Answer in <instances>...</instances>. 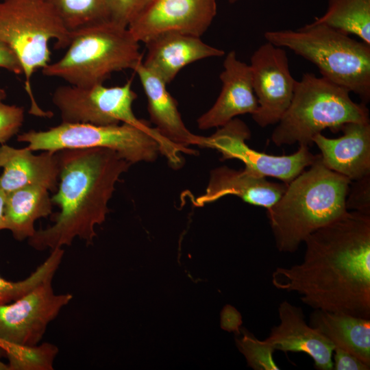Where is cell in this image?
<instances>
[{"label": "cell", "instance_id": "obj_6", "mask_svg": "<svg viewBox=\"0 0 370 370\" xmlns=\"http://www.w3.org/2000/svg\"><path fill=\"white\" fill-rule=\"evenodd\" d=\"M32 151H58L93 147L107 148L135 164L153 162L160 153L173 168L182 164V150L164 138L155 127L126 123L97 125L62 122L45 131L29 130L17 136Z\"/></svg>", "mask_w": 370, "mask_h": 370}, {"label": "cell", "instance_id": "obj_24", "mask_svg": "<svg viewBox=\"0 0 370 370\" xmlns=\"http://www.w3.org/2000/svg\"><path fill=\"white\" fill-rule=\"evenodd\" d=\"M69 31L109 20L107 0H50Z\"/></svg>", "mask_w": 370, "mask_h": 370}, {"label": "cell", "instance_id": "obj_20", "mask_svg": "<svg viewBox=\"0 0 370 370\" xmlns=\"http://www.w3.org/2000/svg\"><path fill=\"white\" fill-rule=\"evenodd\" d=\"M0 189L5 193L27 186H39L55 193L58 186V151H44L35 155L27 147L0 146Z\"/></svg>", "mask_w": 370, "mask_h": 370}, {"label": "cell", "instance_id": "obj_3", "mask_svg": "<svg viewBox=\"0 0 370 370\" xmlns=\"http://www.w3.org/2000/svg\"><path fill=\"white\" fill-rule=\"evenodd\" d=\"M352 181L327 168L320 155L289 184L280 198L267 210L279 251L293 253L317 230L348 210L346 198Z\"/></svg>", "mask_w": 370, "mask_h": 370}, {"label": "cell", "instance_id": "obj_7", "mask_svg": "<svg viewBox=\"0 0 370 370\" xmlns=\"http://www.w3.org/2000/svg\"><path fill=\"white\" fill-rule=\"evenodd\" d=\"M349 93L324 77L304 73L296 81L291 102L272 132V142L278 147L308 146L325 129L337 132L349 122H369L366 104L356 103Z\"/></svg>", "mask_w": 370, "mask_h": 370}, {"label": "cell", "instance_id": "obj_21", "mask_svg": "<svg viewBox=\"0 0 370 370\" xmlns=\"http://www.w3.org/2000/svg\"><path fill=\"white\" fill-rule=\"evenodd\" d=\"M309 325L334 347L350 352L370 366V319L314 310L310 316Z\"/></svg>", "mask_w": 370, "mask_h": 370}, {"label": "cell", "instance_id": "obj_29", "mask_svg": "<svg viewBox=\"0 0 370 370\" xmlns=\"http://www.w3.org/2000/svg\"><path fill=\"white\" fill-rule=\"evenodd\" d=\"M24 117L23 107L0 102V145L5 144L18 134Z\"/></svg>", "mask_w": 370, "mask_h": 370}, {"label": "cell", "instance_id": "obj_17", "mask_svg": "<svg viewBox=\"0 0 370 370\" xmlns=\"http://www.w3.org/2000/svg\"><path fill=\"white\" fill-rule=\"evenodd\" d=\"M341 130L339 138H329L321 133L313 137L322 163L351 181L370 175V123L349 122Z\"/></svg>", "mask_w": 370, "mask_h": 370}, {"label": "cell", "instance_id": "obj_18", "mask_svg": "<svg viewBox=\"0 0 370 370\" xmlns=\"http://www.w3.org/2000/svg\"><path fill=\"white\" fill-rule=\"evenodd\" d=\"M134 71L138 76L147 99V110L156 130L183 153L195 155L191 145L204 147L206 136L193 134L186 127L177 109V103L165 84L154 73L139 64Z\"/></svg>", "mask_w": 370, "mask_h": 370}, {"label": "cell", "instance_id": "obj_12", "mask_svg": "<svg viewBox=\"0 0 370 370\" xmlns=\"http://www.w3.org/2000/svg\"><path fill=\"white\" fill-rule=\"evenodd\" d=\"M258 108L251 115L261 127L277 124L288 108L296 81L286 51L266 42L252 54L249 64Z\"/></svg>", "mask_w": 370, "mask_h": 370}, {"label": "cell", "instance_id": "obj_10", "mask_svg": "<svg viewBox=\"0 0 370 370\" xmlns=\"http://www.w3.org/2000/svg\"><path fill=\"white\" fill-rule=\"evenodd\" d=\"M52 280L49 278L13 302L0 306L1 350L7 345H37L49 323L72 300V294H56Z\"/></svg>", "mask_w": 370, "mask_h": 370}, {"label": "cell", "instance_id": "obj_14", "mask_svg": "<svg viewBox=\"0 0 370 370\" xmlns=\"http://www.w3.org/2000/svg\"><path fill=\"white\" fill-rule=\"evenodd\" d=\"M223 65L221 92L213 106L198 118L201 130L220 127L238 115H252L258 108L249 65L238 60L234 51L226 55Z\"/></svg>", "mask_w": 370, "mask_h": 370}, {"label": "cell", "instance_id": "obj_2", "mask_svg": "<svg viewBox=\"0 0 370 370\" xmlns=\"http://www.w3.org/2000/svg\"><path fill=\"white\" fill-rule=\"evenodd\" d=\"M58 151L59 183L51 201L60 210L52 225L36 230L28 238L29 245L40 251L69 246L75 238L91 244L97 236L95 226L101 225L109 212L108 204L116 182L132 165L107 148Z\"/></svg>", "mask_w": 370, "mask_h": 370}, {"label": "cell", "instance_id": "obj_28", "mask_svg": "<svg viewBox=\"0 0 370 370\" xmlns=\"http://www.w3.org/2000/svg\"><path fill=\"white\" fill-rule=\"evenodd\" d=\"M152 0H107L109 20L128 27Z\"/></svg>", "mask_w": 370, "mask_h": 370}, {"label": "cell", "instance_id": "obj_22", "mask_svg": "<svg viewBox=\"0 0 370 370\" xmlns=\"http://www.w3.org/2000/svg\"><path fill=\"white\" fill-rule=\"evenodd\" d=\"M3 230L22 241L36 232L35 221L51 214L53 204L49 190L39 186H27L5 193Z\"/></svg>", "mask_w": 370, "mask_h": 370}, {"label": "cell", "instance_id": "obj_11", "mask_svg": "<svg viewBox=\"0 0 370 370\" xmlns=\"http://www.w3.org/2000/svg\"><path fill=\"white\" fill-rule=\"evenodd\" d=\"M250 137V130L247 124L234 118L210 136H206L204 147L218 151L223 160H239L247 170L262 176L277 178L286 184L319 157V154H312L306 145H300L298 150L291 155L267 154L249 147L246 140Z\"/></svg>", "mask_w": 370, "mask_h": 370}, {"label": "cell", "instance_id": "obj_27", "mask_svg": "<svg viewBox=\"0 0 370 370\" xmlns=\"http://www.w3.org/2000/svg\"><path fill=\"white\" fill-rule=\"evenodd\" d=\"M242 336L235 338L236 345L247 360V365L255 370H278L273 347L265 341L259 340L245 328H241Z\"/></svg>", "mask_w": 370, "mask_h": 370}, {"label": "cell", "instance_id": "obj_32", "mask_svg": "<svg viewBox=\"0 0 370 370\" xmlns=\"http://www.w3.org/2000/svg\"><path fill=\"white\" fill-rule=\"evenodd\" d=\"M0 68L14 74H23V67L15 51L5 42L0 40Z\"/></svg>", "mask_w": 370, "mask_h": 370}, {"label": "cell", "instance_id": "obj_23", "mask_svg": "<svg viewBox=\"0 0 370 370\" xmlns=\"http://www.w3.org/2000/svg\"><path fill=\"white\" fill-rule=\"evenodd\" d=\"M315 20L370 45V0H328L325 14Z\"/></svg>", "mask_w": 370, "mask_h": 370}, {"label": "cell", "instance_id": "obj_26", "mask_svg": "<svg viewBox=\"0 0 370 370\" xmlns=\"http://www.w3.org/2000/svg\"><path fill=\"white\" fill-rule=\"evenodd\" d=\"M2 352L8 360L10 370H51L58 348L44 343L31 347L7 345Z\"/></svg>", "mask_w": 370, "mask_h": 370}, {"label": "cell", "instance_id": "obj_37", "mask_svg": "<svg viewBox=\"0 0 370 370\" xmlns=\"http://www.w3.org/2000/svg\"><path fill=\"white\" fill-rule=\"evenodd\" d=\"M238 1H239V0H229V2L231 3H233L237 2Z\"/></svg>", "mask_w": 370, "mask_h": 370}, {"label": "cell", "instance_id": "obj_1", "mask_svg": "<svg viewBox=\"0 0 370 370\" xmlns=\"http://www.w3.org/2000/svg\"><path fill=\"white\" fill-rule=\"evenodd\" d=\"M304 243L302 262L276 268L273 286L314 310L370 319V214L347 211Z\"/></svg>", "mask_w": 370, "mask_h": 370}, {"label": "cell", "instance_id": "obj_36", "mask_svg": "<svg viewBox=\"0 0 370 370\" xmlns=\"http://www.w3.org/2000/svg\"><path fill=\"white\" fill-rule=\"evenodd\" d=\"M0 370H10L8 365L3 362L1 360H0Z\"/></svg>", "mask_w": 370, "mask_h": 370}, {"label": "cell", "instance_id": "obj_19", "mask_svg": "<svg viewBox=\"0 0 370 370\" xmlns=\"http://www.w3.org/2000/svg\"><path fill=\"white\" fill-rule=\"evenodd\" d=\"M286 188V184L273 182L245 168L237 171L222 166L211 171L204 193L193 202L194 206L201 207L233 195L245 202L268 209L280 198Z\"/></svg>", "mask_w": 370, "mask_h": 370}, {"label": "cell", "instance_id": "obj_13", "mask_svg": "<svg viewBox=\"0 0 370 370\" xmlns=\"http://www.w3.org/2000/svg\"><path fill=\"white\" fill-rule=\"evenodd\" d=\"M216 14V0H152L127 27L144 43L169 32L201 37Z\"/></svg>", "mask_w": 370, "mask_h": 370}, {"label": "cell", "instance_id": "obj_8", "mask_svg": "<svg viewBox=\"0 0 370 370\" xmlns=\"http://www.w3.org/2000/svg\"><path fill=\"white\" fill-rule=\"evenodd\" d=\"M70 38L71 31L50 0H0V40L20 60L25 90L30 99V114L43 118L53 116L38 105L32 77L50 63V41H55V49L66 48Z\"/></svg>", "mask_w": 370, "mask_h": 370}, {"label": "cell", "instance_id": "obj_31", "mask_svg": "<svg viewBox=\"0 0 370 370\" xmlns=\"http://www.w3.org/2000/svg\"><path fill=\"white\" fill-rule=\"evenodd\" d=\"M333 369L369 370L370 366L349 352L334 347L332 354Z\"/></svg>", "mask_w": 370, "mask_h": 370}, {"label": "cell", "instance_id": "obj_30", "mask_svg": "<svg viewBox=\"0 0 370 370\" xmlns=\"http://www.w3.org/2000/svg\"><path fill=\"white\" fill-rule=\"evenodd\" d=\"M347 210L370 214V175L349 185L346 198Z\"/></svg>", "mask_w": 370, "mask_h": 370}, {"label": "cell", "instance_id": "obj_33", "mask_svg": "<svg viewBox=\"0 0 370 370\" xmlns=\"http://www.w3.org/2000/svg\"><path fill=\"white\" fill-rule=\"evenodd\" d=\"M242 317L240 312L232 306L225 305L221 312V327L227 332L241 334Z\"/></svg>", "mask_w": 370, "mask_h": 370}, {"label": "cell", "instance_id": "obj_9", "mask_svg": "<svg viewBox=\"0 0 370 370\" xmlns=\"http://www.w3.org/2000/svg\"><path fill=\"white\" fill-rule=\"evenodd\" d=\"M132 82L130 79L121 86L112 87L103 84L87 87L61 86L54 90L52 102L59 110L63 123L97 125L126 123L149 127L133 112L132 104L137 95L132 88Z\"/></svg>", "mask_w": 370, "mask_h": 370}, {"label": "cell", "instance_id": "obj_35", "mask_svg": "<svg viewBox=\"0 0 370 370\" xmlns=\"http://www.w3.org/2000/svg\"><path fill=\"white\" fill-rule=\"evenodd\" d=\"M6 98V92L4 89L0 88V102Z\"/></svg>", "mask_w": 370, "mask_h": 370}, {"label": "cell", "instance_id": "obj_16", "mask_svg": "<svg viewBox=\"0 0 370 370\" xmlns=\"http://www.w3.org/2000/svg\"><path fill=\"white\" fill-rule=\"evenodd\" d=\"M145 44L147 54L143 65L166 84L186 66L225 54L223 50L206 44L201 37L176 32L160 34Z\"/></svg>", "mask_w": 370, "mask_h": 370}, {"label": "cell", "instance_id": "obj_5", "mask_svg": "<svg viewBox=\"0 0 370 370\" xmlns=\"http://www.w3.org/2000/svg\"><path fill=\"white\" fill-rule=\"evenodd\" d=\"M66 48L64 55L42 73L75 86L103 84L112 73L134 71L143 62L139 42L128 27L110 20L71 31Z\"/></svg>", "mask_w": 370, "mask_h": 370}, {"label": "cell", "instance_id": "obj_15", "mask_svg": "<svg viewBox=\"0 0 370 370\" xmlns=\"http://www.w3.org/2000/svg\"><path fill=\"white\" fill-rule=\"evenodd\" d=\"M278 315L279 324L271 328L264 339L275 351L302 352L313 360L316 369H333L334 346L306 322L301 308L284 300L278 306Z\"/></svg>", "mask_w": 370, "mask_h": 370}, {"label": "cell", "instance_id": "obj_34", "mask_svg": "<svg viewBox=\"0 0 370 370\" xmlns=\"http://www.w3.org/2000/svg\"><path fill=\"white\" fill-rule=\"evenodd\" d=\"M6 194L4 191L0 189V230H3L4 223V204Z\"/></svg>", "mask_w": 370, "mask_h": 370}, {"label": "cell", "instance_id": "obj_25", "mask_svg": "<svg viewBox=\"0 0 370 370\" xmlns=\"http://www.w3.org/2000/svg\"><path fill=\"white\" fill-rule=\"evenodd\" d=\"M64 254L62 247L51 249L47 258L24 280L14 282L0 276V306L13 302L45 280L53 278Z\"/></svg>", "mask_w": 370, "mask_h": 370}, {"label": "cell", "instance_id": "obj_4", "mask_svg": "<svg viewBox=\"0 0 370 370\" xmlns=\"http://www.w3.org/2000/svg\"><path fill=\"white\" fill-rule=\"evenodd\" d=\"M264 37L311 62L322 77L356 94L362 103L369 101V44L315 19L297 29L267 31Z\"/></svg>", "mask_w": 370, "mask_h": 370}]
</instances>
